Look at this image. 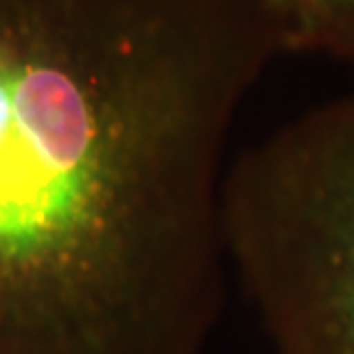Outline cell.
I'll use <instances>...</instances> for the list:
<instances>
[{
    "mask_svg": "<svg viewBox=\"0 0 354 354\" xmlns=\"http://www.w3.org/2000/svg\"><path fill=\"white\" fill-rule=\"evenodd\" d=\"M263 0H0V354H203Z\"/></svg>",
    "mask_w": 354,
    "mask_h": 354,
    "instance_id": "1",
    "label": "cell"
},
{
    "mask_svg": "<svg viewBox=\"0 0 354 354\" xmlns=\"http://www.w3.org/2000/svg\"><path fill=\"white\" fill-rule=\"evenodd\" d=\"M223 232L276 354H354V92L232 154Z\"/></svg>",
    "mask_w": 354,
    "mask_h": 354,
    "instance_id": "2",
    "label": "cell"
},
{
    "mask_svg": "<svg viewBox=\"0 0 354 354\" xmlns=\"http://www.w3.org/2000/svg\"><path fill=\"white\" fill-rule=\"evenodd\" d=\"M286 55L354 62V0H263Z\"/></svg>",
    "mask_w": 354,
    "mask_h": 354,
    "instance_id": "3",
    "label": "cell"
}]
</instances>
